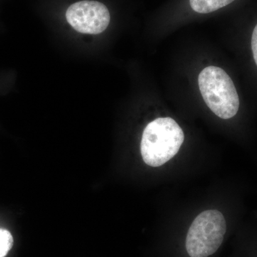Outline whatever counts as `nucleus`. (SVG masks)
Masks as SVG:
<instances>
[{
	"label": "nucleus",
	"mask_w": 257,
	"mask_h": 257,
	"mask_svg": "<svg viewBox=\"0 0 257 257\" xmlns=\"http://www.w3.org/2000/svg\"><path fill=\"white\" fill-rule=\"evenodd\" d=\"M234 0H189L191 8L196 13L208 14L224 8Z\"/></svg>",
	"instance_id": "nucleus-5"
},
{
	"label": "nucleus",
	"mask_w": 257,
	"mask_h": 257,
	"mask_svg": "<svg viewBox=\"0 0 257 257\" xmlns=\"http://www.w3.org/2000/svg\"><path fill=\"white\" fill-rule=\"evenodd\" d=\"M226 231V221L217 210L203 211L189 228L186 248L190 257H208L220 247Z\"/></svg>",
	"instance_id": "nucleus-3"
},
{
	"label": "nucleus",
	"mask_w": 257,
	"mask_h": 257,
	"mask_svg": "<svg viewBox=\"0 0 257 257\" xmlns=\"http://www.w3.org/2000/svg\"><path fill=\"white\" fill-rule=\"evenodd\" d=\"M183 130L175 119L161 117L147 124L143 132L141 154L150 167L165 165L178 153L184 143Z\"/></svg>",
	"instance_id": "nucleus-1"
},
{
	"label": "nucleus",
	"mask_w": 257,
	"mask_h": 257,
	"mask_svg": "<svg viewBox=\"0 0 257 257\" xmlns=\"http://www.w3.org/2000/svg\"><path fill=\"white\" fill-rule=\"evenodd\" d=\"M201 94L208 107L221 119H231L238 112L239 98L229 74L215 66L203 69L198 78Z\"/></svg>",
	"instance_id": "nucleus-2"
},
{
	"label": "nucleus",
	"mask_w": 257,
	"mask_h": 257,
	"mask_svg": "<svg viewBox=\"0 0 257 257\" xmlns=\"http://www.w3.org/2000/svg\"><path fill=\"white\" fill-rule=\"evenodd\" d=\"M251 49H252L253 59L257 65V25L253 30L251 37Z\"/></svg>",
	"instance_id": "nucleus-7"
},
{
	"label": "nucleus",
	"mask_w": 257,
	"mask_h": 257,
	"mask_svg": "<svg viewBox=\"0 0 257 257\" xmlns=\"http://www.w3.org/2000/svg\"><path fill=\"white\" fill-rule=\"evenodd\" d=\"M14 239L6 229H0V257H5L13 248Z\"/></svg>",
	"instance_id": "nucleus-6"
},
{
	"label": "nucleus",
	"mask_w": 257,
	"mask_h": 257,
	"mask_svg": "<svg viewBox=\"0 0 257 257\" xmlns=\"http://www.w3.org/2000/svg\"><path fill=\"white\" fill-rule=\"evenodd\" d=\"M66 19L74 30L82 34L98 35L110 23L111 17L105 5L96 0H81L71 5Z\"/></svg>",
	"instance_id": "nucleus-4"
}]
</instances>
